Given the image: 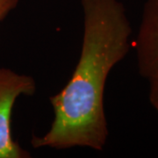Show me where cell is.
Masks as SVG:
<instances>
[{"instance_id":"obj_1","label":"cell","mask_w":158,"mask_h":158,"mask_svg":"<svg viewBox=\"0 0 158 158\" xmlns=\"http://www.w3.org/2000/svg\"><path fill=\"white\" fill-rule=\"evenodd\" d=\"M84 27L78 62L68 83L49 98L54 119L34 148L102 151L109 136L105 90L109 74L133 48V29L119 0H81Z\"/></svg>"},{"instance_id":"obj_2","label":"cell","mask_w":158,"mask_h":158,"mask_svg":"<svg viewBox=\"0 0 158 158\" xmlns=\"http://www.w3.org/2000/svg\"><path fill=\"white\" fill-rule=\"evenodd\" d=\"M36 89L33 77L0 68V158L31 157V154L12 137L11 114L18 98L33 96Z\"/></svg>"},{"instance_id":"obj_3","label":"cell","mask_w":158,"mask_h":158,"mask_svg":"<svg viewBox=\"0 0 158 158\" xmlns=\"http://www.w3.org/2000/svg\"><path fill=\"white\" fill-rule=\"evenodd\" d=\"M138 71L149 80L158 76V0H147L133 41Z\"/></svg>"},{"instance_id":"obj_4","label":"cell","mask_w":158,"mask_h":158,"mask_svg":"<svg viewBox=\"0 0 158 158\" xmlns=\"http://www.w3.org/2000/svg\"><path fill=\"white\" fill-rule=\"evenodd\" d=\"M148 81L149 84L148 99L151 106L158 113V76Z\"/></svg>"},{"instance_id":"obj_5","label":"cell","mask_w":158,"mask_h":158,"mask_svg":"<svg viewBox=\"0 0 158 158\" xmlns=\"http://www.w3.org/2000/svg\"><path fill=\"white\" fill-rule=\"evenodd\" d=\"M19 0H0V23L16 9Z\"/></svg>"}]
</instances>
